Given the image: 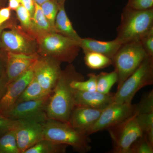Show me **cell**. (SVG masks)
<instances>
[{
    "instance_id": "cell-1",
    "label": "cell",
    "mask_w": 153,
    "mask_h": 153,
    "mask_svg": "<svg viewBox=\"0 0 153 153\" xmlns=\"http://www.w3.org/2000/svg\"><path fill=\"white\" fill-rule=\"evenodd\" d=\"M84 79V76L70 65L62 71L55 88L49 97L47 107L48 119L68 123L75 106L74 89L71 86L74 80Z\"/></svg>"
},
{
    "instance_id": "cell-2",
    "label": "cell",
    "mask_w": 153,
    "mask_h": 153,
    "mask_svg": "<svg viewBox=\"0 0 153 153\" xmlns=\"http://www.w3.org/2000/svg\"><path fill=\"white\" fill-rule=\"evenodd\" d=\"M153 28V8L136 10L125 7L117 28V39L122 44L141 38Z\"/></svg>"
},
{
    "instance_id": "cell-3",
    "label": "cell",
    "mask_w": 153,
    "mask_h": 153,
    "mask_svg": "<svg viewBox=\"0 0 153 153\" xmlns=\"http://www.w3.org/2000/svg\"><path fill=\"white\" fill-rule=\"evenodd\" d=\"M37 43L41 57H51L60 63H72L81 49L78 42L57 33L37 37Z\"/></svg>"
},
{
    "instance_id": "cell-4",
    "label": "cell",
    "mask_w": 153,
    "mask_h": 153,
    "mask_svg": "<svg viewBox=\"0 0 153 153\" xmlns=\"http://www.w3.org/2000/svg\"><path fill=\"white\" fill-rule=\"evenodd\" d=\"M43 125L44 139L71 146L79 153H87L91 149L89 135L68 123L49 119Z\"/></svg>"
},
{
    "instance_id": "cell-5",
    "label": "cell",
    "mask_w": 153,
    "mask_h": 153,
    "mask_svg": "<svg viewBox=\"0 0 153 153\" xmlns=\"http://www.w3.org/2000/svg\"><path fill=\"white\" fill-rule=\"evenodd\" d=\"M147 57L139 41H131L122 44L112 59L114 70L118 76L117 88L120 87Z\"/></svg>"
},
{
    "instance_id": "cell-6",
    "label": "cell",
    "mask_w": 153,
    "mask_h": 153,
    "mask_svg": "<svg viewBox=\"0 0 153 153\" xmlns=\"http://www.w3.org/2000/svg\"><path fill=\"white\" fill-rule=\"evenodd\" d=\"M153 83V57H146L132 74L117 88L114 102L131 103L137 92Z\"/></svg>"
},
{
    "instance_id": "cell-7",
    "label": "cell",
    "mask_w": 153,
    "mask_h": 153,
    "mask_svg": "<svg viewBox=\"0 0 153 153\" xmlns=\"http://www.w3.org/2000/svg\"><path fill=\"white\" fill-rule=\"evenodd\" d=\"M107 130L109 132L113 143L111 151L113 153H128L134 142L144 134L135 113L123 122Z\"/></svg>"
},
{
    "instance_id": "cell-8",
    "label": "cell",
    "mask_w": 153,
    "mask_h": 153,
    "mask_svg": "<svg viewBox=\"0 0 153 153\" xmlns=\"http://www.w3.org/2000/svg\"><path fill=\"white\" fill-rule=\"evenodd\" d=\"M135 114L134 105L113 102L103 109L97 120L85 133L88 135L117 125Z\"/></svg>"
},
{
    "instance_id": "cell-9",
    "label": "cell",
    "mask_w": 153,
    "mask_h": 153,
    "mask_svg": "<svg viewBox=\"0 0 153 153\" xmlns=\"http://www.w3.org/2000/svg\"><path fill=\"white\" fill-rule=\"evenodd\" d=\"M51 94L40 99L23 102L15 105L4 117L13 120L45 123L49 119L47 107Z\"/></svg>"
},
{
    "instance_id": "cell-10",
    "label": "cell",
    "mask_w": 153,
    "mask_h": 153,
    "mask_svg": "<svg viewBox=\"0 0 153 153\" xmlns=\"http://www.w3.org/2000/svg\"><path fill=\"white\" fill-rule=\"evenodd\" d=\"M60 63L51 57L39 56L33 65L34 76L47 94L52 93L60 78Z\"/></svg>"
},
{
    "instance_id": "cell-11",
    "label": "cell",
    "mask_w": 153,
    "mask_h": 153,
    "mask_svg": "<svg viewBox=\"0 0 153 153\" xmlns=\"http://www.w3.org/2000/svg\"><path fill=\"white\" fill-rule=\"evenodd\" d=\"M1 41V47L8 52L26 55L37 54V46L34 39L16 29L3 31Z\"/></svg>"
},
{
    "instance_id": "cell-12",
    "label": "cell",
    "mask_w": 153,
    "mask_h": 153,
    "mask_svg": "<svg viewBox=\"0 0 153 153\" xmlns=\"http://www.w3.org/2000/svg\"><path fill=\"white\" fill-rule=\"evenodd\" d=\"M15 131L20 153H25L29 148L44 139L43 123L19 120Z\"/></svg>"
},
{
    "instance_id": "cell-13",
    "label": "cell",
    "mask_w": 153,
    "mask_h": 153,
    "mask_svg": "<svg viewBox=\"0 0 153 153\" xmlns=\"http://www.w3.org/2000/svg\"><path fill=\"white\" fill-rule=\"evenodd\" d=\"M33 66L22 75L8 83L6 92L0 100V114L4 117L9 112L33 79L34 77Z\"/></svg>"
},
{
    "instance_id": "cell-14",
    "label": "cell",
    "mask_w": 153,
    "mask_h": 153,
    "mask_svg": "<svg viewBox=\"0 0 153 153\" xmlns=\"http://www.w3.org/2000/svg\"><path fill=\"white\" fill-rule=\"evenodd\" d=\"M39 56L8 52L5 73L8 83L16 79L33 66Z\"/></svg>"
},
{
    "instance_id": "cell-15",
    "label": "cell",
    "mask_w": 153,
    "mask_h": 153,
    "mask_svg": "<svg viewBox=\"0 0 153 153\" xmlns=\"http://www.w3.org/2000/svg\"><path fill=\"white\" fill-rule=\"evenodd\" d=\"M102 110L76 105L72 111L68 123L75 129L85 133L97 120Z\"/></svg>"
},
{
    "instance_id": "cell-16",
    "label": "cell",
    "mask_w": 153,
    "mask_h": 153,
    "mask_svg": "<svg viewBox=\"0 0 153 153\" xmlns=\"http://www.w3.org/2000/svg\"><path fill=\"white\" fill-rule=\"evenodd\" d=\"M114 94L102 93L97 91H83L75 90L74 97L75 106H84L95 109H103L114 102Z\"/></svg>"
},
{
    "instance_id": "cell-17",
    "label": "cell",
    "mask_w": 153,
    "mask_h": 153,
    "mask_svg": "<svg viewBox=\"0 0 153 153\" xmlns=\"http://www.w3.org/2000/svg\"><path fill=\"white\" fill-rule=\"evenodd\" d=\"M117 38L110 41H101L92 38H81L79 47L83 52H92L100 53L112 59L122 45Z\"/></svg>"
},
{
    "instance_id": "cell-18",
    "label": "cell",
    "mask_w": 153,
    "mask_h": 153,
    "mask_svg": "<svg viewBox=\"0 0 153 153\" xmlns=\"http://www.w3.org/2000/svg\"><path fill=\"white\" fill-rule=\"evenodd\" d=\"M56 33L72 39L79 43L81 38L72 26L70 19L65 11L64 4L59 5L55 23Z\"/></svg>"
},
{
    "instance_id": "cell-19",
    "label": "cell",
    "mask_w": 153,
    "mask_h": 153,
    "mask_svg": "<svg viewBox=\"0 0 153 153\" xmlns=\"http://www.w3.org/2000/svg\"><path fill=\"white\" fill-rule=\"evenodd\" d=\"M50 33L55 32L43 14L41 6L35 3V11L32 18L31 33L38 37Z\"/></svg>"
},
{
    "instance_id": "cell-20",
    "label": "cell",
    "mask_w": 153,
    "mask_h": 153,
    "mask_svg": "<svg viewBox=\"0 0 153 153\" xmlns=\"http://www.w3.org/2000/svg\"><path fill=\"white\" fill-rule=\"evenodd\" d=\"M68 146L43 139L24 153H65Z\"/></svg>"
},
{
    "instance_id": "cell-21",
    "label": "cell",
    "mask_w": 153,
    "mask_h": 153,
    "mask_svg": "<svg viewBox=\"0 0 153 153\" xmlns=\"http://www.w3.org/2000/svg\"><path fill=\"white\" fill-rule=\"evenodd\" d=\"M47 95L49 94L45 92L34 76L17 100L15 105L23 102L40 99Z\"/></svg>"
},
{
    "instance_id": "cell-22",
    "label": "cell",
    "mask_w": 153,
    "mask_h": 153,
    "mask_svg": "<svg viewBox=\"0 0 153 153\" xmlns=\"http://www.w3.org/2000/svg\"><path fill=\"white\" fill-rule=\"evenodd\" d=\"M83 53L85 64L91 69H102L113 64L112 59L100 53L88 51Z\"/></svg>"
},
{
    "instance_id": "cell-23",
    "label": "cell",
    "mask_w": 153,
    "mask_h": 153,
    "mask_svg": "<svg viewBox=\"0 0 153 153\" xmlns=\"http://www.w3.org/2000/svg\"><path fill=\"white\" fill-rule=\"evenodd\" d=\"M118 79V76L115 70L110 72H101L96 75L97 91L102 93H110V90L117 82Z\"/></svg>"
},
{
    "instance_id": "cell-24",
    "label": "cell",
    "mask_w": 153,
    "mask_h": 153,
    "mask_svg": "<svg viewBox=\"0 0 153 153\" xmlns=\"http://www.w3.org/2000/svg\"><path fill=\"white\" fill-rule=\"evenodd\" d=\"M0 153H20L15 129L0 137Z\"/></svg>"
},
{
    "instance_id": "cell-25",
    "label": "cell",
    "mask_w": 153,
    "mask_h": 153,
    "mask_svg": "<svg viewBox=\"0 0 153 153\" xmlns=\"http://www.w3.org/2000/svg\"><path fill=\"white\" fill-rule=\"evenodd\" d=\"M40 6L43 14L49 22L51 28L55 32V21L59 10V5L53 0H49Z\"/></svg>"
},
{
    "instance_id": "cell-26",
    "label": "cell",
    "mask_w": 153,
    "mask_h": 153,
    "mask_svg": "<svg viewBox=\"0 0 153 153\" xmlns=\"http://www.w3.org/2000/svg\"><path fill=\"white\" fill-rule=\"evenodd\" d=\"M96 75L94 73L88 74L86 80H74L71 83V87L75 90L83 91H97Z\"/></svg>"
},
{
    "instance_id": "cell-27",
    "label": "cell",
    "mask_w": 153,
    "mask_h": 153,
    "mask_svg": "<svg viewBox=\"0 0 153 153\" xmlns=\"http://www.w3.org/2000/svg\"><path fill=\"white\" fill-rule=\"evenodd\" d=\"M153 145L144 133L134 142L130 148L128 153H153Z\"/></svg>"
},
{
    "instance_id": "cell-28",
    "label": "cell",
    "mask_w": 153,
    "mask_h": 153,
    "mask_svg": "<svg viewBox=\"0 0 153 153\" xmlns=\"http://www.w3.org/2000/svg\"><path fill=\"white\" fill-rule=\"evenodd\" d=\"M17 18L22 27L31 33L32 17L29 11L22 4L16 10Z\"/></svg>"
},
{
    "instance_id": "cell-29",
    "label": "cell",
    "mask_w": 153,
    "mask_h": 153,
    "mask_svg": "<svg viewBox=\"0 0 153 153\" xmlns=\"http://www.w3.org/2000/svg\"><path fill=\"white\" fill-rule=\"evenodd\" d=\"M149 57H153V28L143 36L139 41Z\"/></svg>"
},
{
    "instance_id": "cell-30",
    "label": "cell",
    "mask_w": 153,
    "mask_h": 153,
    "mask_svg": "<svg viewBox=\"0 0 153 153\" xmlns=\"http://www.w3.org/2000/svg\"><path fill=\"white\" fill-rule=\"evenodd\" d=\"M19 120H13L0 114V137L10 131L15 129Z\"/></svg>"
},
{
    "instance_id": "cell-31",
    "label": "cell",
    "mask_w": 153,
    "mask_h": 153,
    "mask_svg": "<svg viewBox=\"0 0 153 153\" xmlns=\"http://www.w3.org/2000/svg\"><path fill=\"white\" fill-rule=\"evenodd\" d=\"M126 7L133 10H149L153 8V0H129Z\"/></svg>"
},
{
    "instance_id": "cell-32",
    "label": "cell",
    "mask_w": 153,
    "mask_h": 153,
    "mask_svg": "<svg viewBox=\"0 0 153 153\" xmlns=\"http://www.w3.org/2000/svg\"><path fill=\"white\" fill-rule=\"evenodd\" d=\"M11 11L9 7H3L0 9V28H3L2 26L10 19L11 15Z\"/></svg>"
},
{
    "instance_id": "cell-33",
    "label": "cell",
    "mask_w": 153,
    "mask_h": 153,
    "mask_svg": "<svg viewBox=\"0 0 153 153\" xmlns=\"http://www.w3.org/2000/svg\"><path fill=\"white\" fill-rule=\"evenodd\" d=\"M8 83V80L5 72L0 77V100L6 92Z\"/></svg>"
},
{
    "instance_id": "cell-34",
    "label": "cell",
    "mask_w": 153,
    "mask_h": 153,
    "mask_svg": "<svg viewBox=\"0 0 153 153\" xmlns=\"http://www.w3.org/2000/svg\"><path fill=\"white\" fill-rule=\"evenodd\" d=\"M21 4L29 11L32 18L35 11V3L34 0H22Z\"/></svg>"
},
{
    "instance_id": "cell-35",
    "label": "cell",
    "mask_w": 153,
    "mask_h": 153,
    "mask_svg": "<svg viewBox=\"0 0 153 153\" xmlns=\"http://www.w3.org/2000/svg\"><path fill=\"white\" fill-rule=\"evenodd\" d=\"M22 0H9L8 7L11 10H16L21 4Z\"/></svg>"
},
{
    "instance_id": "cell-36",
    "label": "cell",
    "mask_w": 153,
    "mask_h": 153,
    "mask_svg": "<svg viewBox=\"0 0 153 153\" xmlns=\"http://www.w3.org/2000/svg\"><path fill=\"white\" fill-rule=\"evenodd\" d=\"M34 1L36 4H38L39 5H41L44 3L46 2L49 1V0H34Z\"/></svg>"
},
{
    "instance_id": "cell-37",
    "label": "cell",
    "mask_w": 153,
    "mask_h": 153,
    "mask_svg": "<svg viewBox=\"0 0 153 153\" xmlns=\"http://www.w3.org/2000/svg\"><path fill=\"white\" fill-rule=\"evenodd\" d=\"M53 1L58 4L59 5H60L64 4L66 0H53Z\"/></svg>"
},
{
    "instance_id": "cell-38",
    "label": "cell",
    "mask_w": 153,
    "mask_h": 153,
    "mask_svg": "<svg viewBox=\"0 0 153 153\" xmlns=\"http://www.w3.org/2000/svg\"><path fill=\"white\" fill-rule=\"evenodd\" d=\"M4 73L3 72L2 68V66H1V64H0V77H1L2 75L3 74H4Z\"/></svg>"
},
{
    "instance_id": "cell-39",
    "label": "cell",
    "mask_w": 153,
    "mask_h": 153,
    "mask_svg": "<svg viewBox=\"0 0 153 153\" xmlns=\"http://www.w3.org/2000/svg\"><path fill=\"white\" fill-rule=\"evenodd\" d=\"M3 28H0V48L1 47V34L2 32L3 31Z\"/></svg>"
}]
</instances>
